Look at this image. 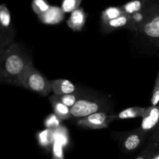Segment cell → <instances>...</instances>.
<instances>
[{"label":"cell","instance_id":"obj_1","mask_svg":"<svg viewBox=\"0 0 159 159\" xmlns=\"http://www.w3.org/2000/svg\"><path fill=\"white\" fill-rule=\"evenodd\" d=\"M32 63L20 45L12 43L0 54V82L16 85L26 67Z\"/></svg>","mask_w":159,"mask_h":159},{"label":"cell","instance_id":"obj_2","mask_svg":"<svg viewBox=\"0 0 159 159\" xmlns=\"http://www.w3.org/2000/svg\"><path fill=\"white\" fill-rule=\"evenodd\" d=\"M16 85L23 87L42 96H48L52 93L51 81L34 68L33 62L23 71Z\"/></svg>","mask_w":159,"mask_h":159},{"label":"cell","instance_id":"obj_3","mask_svg":"<svg viewBox=\"0 0 159 159\" xmlns=\"http://www.w3.org/2000/svg\"><path fill=\"white\" fill-rule=\"evenodd\" d=\"M115 120V116H108L105 112H96L85 117L80 118L77 124L81 127L89 129H103L108 127L109 124Z\"/></svg>","mask_w":159,"mask_h":159},{"label":"cell","instance_id":"obj_4","mask_svg":"<svg viewBox=\"0 0 159 159\" xmlns=\"http://www.w3.org/2000/svg\"><path fill=\"white\" fill-rule=\"evenodd\" d=\"M140 30L149 38L158 40L159 45V6L148 11L145 20Z\"/></svg>","mask_w":159,"mask_h":159},{"label":"cell","instance_id":"obj_5","mask_svg":"<svg viewBox=\"0 0 159 159\" xmlns=\"http://www.w3.org/2000/svg\"><path fill=\"white\" fill-rule=\"evenodd\" d=\"M100 104L99 102L89 99H79L71 107V116L76 118H82L90 114L99 112Z\"/></svg>","mask_w":159,"mask_h":159},{"label":"cell","instance_id":"obj_6","mask_svg":"<svg viewBox=\"0 0 159 159\" xmlns=\"http://www.w3.org/2000/svg\"><path fill=\"white\" fill-rule=\"evenodd\" d=\"M147 134H148L143 131L140 127L126 134L121 139V144L124 150L127 152H134L144 143Z\"/></svg>","mask_w":159,"mask_h":159},{"label":"cell","instance_id":"obj_7","mask_svg":"<svg viewBox=\"0 0 159 159\" xmlns=\"http://www.w3.org/2000/svg\"><path fill=\"white\" fill-rule=\"evenodd\" d=\"M159 124V104L146 108L140 128L146 134L153 133Z\"/></svg>","mask_w":159,"mask_h":159},{"label":"cell","instance_id":"obj_8","mask_svg":"<svg viewBox=\"0 0 159 159\" xmlns=\"http://www.w3.org/2000/svg\"><path fill=\"white\" fill-rule=\"evenodd\" d=\"M65 12L58 6H50L49 9L43 13L37 16L39 20L44 24L56 25L64 20Z\"/></svg>","mask_w":159,"mask_h":159},{"label":"cell","instance_id":"obj_9","mask_svg":"<svg viewBox=\"0 0 159 159\" xmlns=\"http://www.w3.org/2000/svg\"><path fill=\"white\" fill-rule=\"evenodd\" d=\"M0 30L11 38H14L15 31L12 26L11 14L6 5H0Z\"/></svg>","mask_w":159,"mask_h":159},{"label":"cell","instance_id":"obj_10","mask_svg":"<svg viewBox=\"0 0 159 159\" xmlns=\"http://www.w3.org/2000/svg\"><path fill=\"white\" fill-rule=\"evenodd\" d=\"M49 101L51 104L54 113L61 121L66 120L71 116V108L63 103L57 95H53L49 97Z\"/></svg>","mask_w":159,"mask_h":159},{"label":"cell","instance_id":"obj_11","mask_svg":"<svg viewBox=\"0 0 159 159\" xmlns=\"http://www.w3.org/2000/svg\"><path fill=\"white\" fill-rule=\"evenodd\" d=\"M86 22V14L82 8L79 7L71 12L67 24L74 31H81Z\"/></svg>","mask_w":159,"mask_h":159},{"label":"cell","instance_id":"obj_12","mask_svg":"<svg viewBox=\"0 0 159 159\" xmlns=\"http://www.w3.org/2000/svg\"><path fill=\"white\" fill-rule=\"evenodd\" d=\"M52 93L57 96L69 94L75 92V85L71 83L69 80L64 79H54L51 81Z\"/></svg>","mask_w":159,"mask_h":159},{"label":"cell","instance_id":"obj_13","mask_svg":"<svg viewBox=\"0 0 159 159\" xmlns=\"http://www.w3.org/2000/svg\"><path fill=\"white\" fill-rule=\"evenodd\" d=\"M102 23V28L105 32H110V31L115 30L116 29L122 27H129L131 25V16L128 14H122L117 18L110 20L108 22Z\"/></svg>","mask_w":159,"mask_h":159},{"label":"cell","instance_id":"obj_14","mask_svg":"<svg viewBox=\"0 0 159 159\" xmlns=\"http://www.w3.org/2000/svg\"><path fill=\"white\" fill-rule=\"evenodd\" d=\"M146 108L144 107H134L125 109L122 110L120 113L115 116V119L126 120V119H134V118L142 117L144 114Z\"/></svg>","mask_w":159,"mask_h":159},{"label":"cell","instance_id":"obj_15","mask_svg":"<svg viewBox=\"0 0 159 159\" xmlns=\"http://www.w3.org/2000/svg\"><path fill=\"white\" fill-rule=\"evenodd\" d=\"M37 139L39 144L44 148H52L53 142H54V135H53V130L46 128L45 130H41L37 134Z\"/></svg>","mask_w":159,"mask_h":159},{"label":"cell","instance_id":"obj_16","mask_svg":"<svg viewBox=\"0 0 159 159\" xmlns=\"http://www.w3.org/2000/svg\"><path fill=\"white\" fill-rule=\"evenodd\" d=\"M54 139L57 140L64 148H66L69 143V136H68V130L65 127L61 125L57 128L53 130Z\"/></svg>","mask_w":159,"mask_h":159},{"label":"cell","instance_id":"obj_17","mask_svg":"<svg viewBox=\"0 0 159 159\" xmlns=\"http://www.w3.org/2000/svg\"><path fill=\"white\" fill-rule=\"evenodd\" d=\"M144 2H145L144 0H133L125 3L124 6H121V9L125 13L131 16L135 12L142 10Z\"/></svg>","mask_w":159,"mask_h":159},{"label":"cell","instance_id":"obj_18","mask_svg":"<svg viewBox=\"0 0 159 159\" xmlns=\"http://www.w3.org/2000/svg\"><path fill=\"white\" fill-rule=\"evenodd\" d=\"M124 13V12L122 10L121 7L112 6V7L107 8L102 12V16H101L102 23H106L115 18H117Z\"/></svg>","mask_w":159,"mask_h":159},{"label":"cell","instance_id":"obj_19","mask_svg":"<svg viewBox=\"0 0 159 159\" xmlns=\"http://www.w3.org/2000/svg\"><path fill=\"white\" fill-rule=\"evenodd\" d=\"M159 149V146L155 142L150 141L147 147L134 159H151L152 155Z\"/></svg>","mask_w":159,"mask_h":159},{"label":"cell","instance_id":"obj_20","mask_svg":"<svg viewBox=\"0 0 159 159\" xmlns=\"http://www.w3.org/2000/svg\"><path fill=\"white\" fill-rule=\"evenodd\" d=\"M31 6L33 10L37 16L46 12L51 6L46 0H33Z\"/></svg>","mask_w":159,"mask_h":159},{"label":"cell","instance_id":"obj_21","mask_svg":"<svg viewBox=\"0 0 159 159\" xmlns=\"http://www.w3.org/2000/svg\"><path fill=\"white\" fill-rule=\"evenodd\" d=\"M61 122V120L54 113H51L47 116L46 119L44 120L43 124H44V127L46 128L54 130V129L60 127Z\"/></svg>","mask_w":159,"mask_h":159},{"label":"cell","instance_id":"obj_22","mask_svg":"<svg viewBox=\"0 0 159 159\" xmlns=\"http://www.w3.org/2000/svg\"><path fill=\"white\" fill-rule=\"evenodd\" d=\"M82 0H63L61 9L65 12H71L79 8Z\"/></svg>","mask_w":159,"mask_h":159},{"label":"cell","instance_id":"obj_23","mask_svg":"<svg viewBox=\"0 0 159 159\" xmlns=\"http://www.w3.org/2000/svg\"><path fill=\"white\" fill-rule=\"evenodd\" d=\"M51 148H52V159H65V155H64L65 148L57 140L54 139Z\"/></svg>","mask_w":159,"mask_h":159},{"label":"cell","instance_id":"obj_24","mask_svg":"<svg viewBox=\"0 0 159 159\" xmlns=\"http://www.w3.org/2000/svg\"><path fill=\"white\" fill-rule=\"evenodd\" d=\"M58 98L60 99V100L63 102L65 105H66L67 107H70L75 105L76 102H77V96L75 94L73 93H69V94H65V95H61V96H57Z\"/></svg>","mask_w":159,"mask_h":159},{"label":"cell","instance_id":"obj_25","mask_svg":"<svg viewBox=\"0 0 159 159\" xmlns=\"http://www.w3.org/2000/svg\"><path fill=\"white\" fill-rule=\"evenodd\" d=\"M13 39L11 38L10 37L5 34L3 31L0 30V54L11 44L12 43Z\"/></svg>","mask_w":159,"mask_h":159},{"label":"cell","instance_id":"obj_26","mask_svg":"<svg viewBox=\"0 0 159 159\" xmlns=\"http://www.w3.org/2000/svg\"><path fill=\"white\" fill-rule=\"evenodd\" d=\"M152 106H157L159 104V69L157 75L156 79H155V86L153 89L152 99H151Z\"/></svg>","mask_w":159,"mask_h":159},{"label":"cell","instance_id":"obj_27","mask_svg":"<svg viewBox=\"0 0 159 159\" xmlns=\"http://www.w3.org/2000/svg\"><path fill=\"white\" fill-rule=\"evenodd\" d=\"M149 141L155 142L159 146V130L158 131H155L154 132L153 134H152V136H151Z\"/></svg>","mask_w":159,"mask_h":159},{"label":"cell","instance_id":"obj_28","mask_svg":"<svg viewBox=\"0 0 159 159\" xmlns=\"http://www.w3.org/2000/svg\"><path fill=\"white\" fill-rule=\"evenodd\" d=\"M151 159H159V149L153 155H152V158Z\"/></svg>","mask_w":159,"mask_h":159},{"label":"cell","instance_id":"obj_29","mask_svg":"<svg viewBox=\"0 0 159 159\" xmlns=\"http://www.w3.org/2000/svg\"><path fill=\"white\" fill-rule=\"evenodd\" d=\"M158 130H159V124H158V127H157L156 130H155V131H154V132H155V131H158ZM154 132H153V133H154ZM153 133H152V134H153Z\"/></svg>","mask_w":159,"mask_h":159},{"label":"cell","instance_id":"obj_30","mask_svg":"<svg viewBox=\"0 0 159 159\" xmlns=\"http://www.w3.org/2000/svg\"><path fill=\"white\" fill-rule=\"evenodd\" d=\"M144 2H146V1H148V0H144Z\"/></svg>","mask_w":159,"mask_h":159}]
</instances>
